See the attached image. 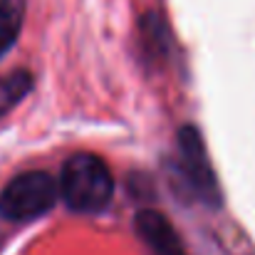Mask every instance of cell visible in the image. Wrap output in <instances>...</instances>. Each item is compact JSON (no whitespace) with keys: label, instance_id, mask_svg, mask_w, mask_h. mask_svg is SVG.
<instances>
[{"label":"cell","instance_id":"52a82bcc","mask_svg":"<svg viewBox=\"0 0 255 255\" xmlns=\"http://www.w3.org/2000/svg\"><path fill=\"white\" fill-rule=\"evenodd\" d=\"M25 22V0H0V57L17 42Z\"/></svg>","mask_w":255,"mask_h":255},{"label":"cell","instance_id":"5b68a950","mask_svg":"<svg viewBox=\"0 0 255 255\" xmlns=\"http://www.w3.org/2000/svg\"><path fill=\"white\" fill-rule=\"evenodd\" d=\"M139 30H141V47H144L146 57L154 60V62L164 60L166 52H169V42H171L169 27H166L164 17L159 12H149V15L141 17Z\"/></svg>","mask_w":255,"mask_h":255},{"label":"cell","instance_id":"8992f818","mask_svg":"<svg viewBox=\"0 0 255 255\" xmlns=\"http://www.w3.org/2000/svg\"><path fill=\"white\" fill-rule=\"evenodd\" d=\"M32 75L27 70H12L0 77V119L10 114L30 92H32Z\"/></svg>","mask_w":255,"mask_h":255},{"label":"cell","instance_id":"277c9868","mask_svg":"<svg viewBox=\"0 0 255 255\" xmlns=\"http://www.w3.org/2000/svg\"><path fill=\"white\" fill-rule=\"evenodd\" d=\"M134 228L151 255H188L178 231L161 211L141 208L134 216Z\"/></svg>","mask_w":255,"mask_h":255},{"label":"cell","instance_id":"3957f363","mask_svg":"<svg viewBox=\"0 0 255 255\" xmlns=\"http://www.w3.org/2000/svg\"><path fill=\"white\" fill-rule=\"evenodd\" d=\"M178 173L201 203H206V206L221 203L218 176L211 166V156H208L203 136L196 127L178 129Z\"/></svg>","mask_w":255,"mask_h":255},{"label":"cell","instance_id":"6da1fadb","mask_svg":"<svg viewBox=\"0 0 255 255\" xmlns=\"http://www.w3.org/2000/svg\"><path fill=\"white\" fill-rule=\"evenodd\" d=\"M60 196L77 213H99L109 206L114 178L109 166L94 154H75L65 161L60 173Z\"/></svg>","mask_w":255,"mask_h":255},{"label":"cell","instance_id":"7a4b0ae2","mask_svg":"<svg viewBox=\"0 0 255 255\" xmlns=\"http://www.w3.org/2000/svg\"><path fill=\"white\" fill-rule=\"evenodd\" d=\"M60 198V186L47 171H25L10 178L0 191V216L12 223H25L45 216Z\"/></svg>","mask_w":255,"mask_h":255}]
</instances>
